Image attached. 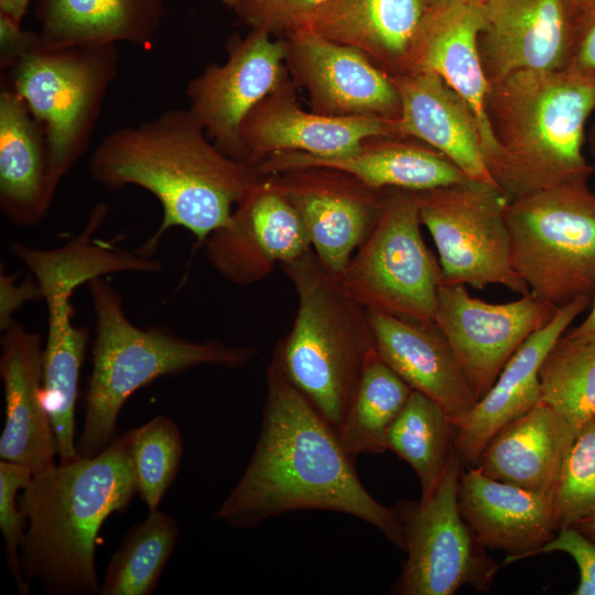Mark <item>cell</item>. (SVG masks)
Instances as JSON below:
<instances>
[{
	"label": "cell",
	"instance_id": "obj_39",
	"mask_svg": "<svg viewBox=\"0 0 595 595\" xmlns=\"http://www.w3.org/2000/svg\"><path fill=\"white\" fill-rule=\"evenodd\" d=\"M550 552H564L575 561L580 581L574 595H595V540L574 527L561 528L538 555Z\"/></svg>",
	"mask_w": 595,
	"mask_h": 595
},
{
	"label": "cell",
	"instance_id": "obj_44",
	"mask_svg": "<svg viewBox=\"0 0 595 595\" xmlns=\"http://www.w3.org/2000/svg\"><path fill=\"white\" fill-rule=\"evenodd\" d=\"M31 0H0V12L21 23Z\"/></svg>",
	"mask_w": 595,
	"mask_h": 595
},
{
	"label": "cell",
	"instance_id": "obj_30",
	"mask_svg": "<svg viewBox=\"0 0 595 595\" xmlns=\"http://www.w3.org/2000/svg\"><path fill=\"white\" fill-rule=\"evenodd\" d=\"M44 131L11 87L0 93V208L18 226H34L47 213Z\"/></svg>",
	"mask_w": 595,
	"mask_h": 595
},
{
	"label": "cell",
	"instance_id": "obj_17",
	"mask_svg": "<svg viewBox=\"0 0 595 595\" xmlns=\"http://www.w3.org/2000/svg\"><path fill=\"white\" fill-rule=\"evenodd\" d=\"M204 245L213 268L238 285L257 283L277 264L291 262L312 249L296 210L269 185L266 176Z\"/></svg>",
	"mask_w": 595,
	"mask_h": 595
},
{
	"label": "cell",
	"instance_id": "obj_15",
	"mask_svg": "<svg viewBox=\"0 0 595 595\" xmlns=\"http://www.w3.org/2000/svg\"><path fill=\"white\" fill-rule=\"evenodd\" d=\"M264 176L296 210L317 258L340 275L376 226L386 190L329 167H301Z\"/></svg>",
	"mask_w": 595,
	"mask_h": 595
},
{
	"label": "cell",
	"instance_id": "obj_38",
	"mask_svg": "<svg viewBox=\"0 0 595 595\" xmlns=\"http://www.w3.org/2000/svg\"><path fill=\"white\" fill-rule=\"evenodd\" d=\"M328 0H257L240 18L251 28L288 34Z\"/></svg>",
	"mask_w": 595,
	"mask_h": 595
},
{
	"label": "cell",
	"instance_id": "obj_28",
	"mask_svg": "<svg viewBox=\"0 0 595 595\" xmlns=\"http://www.w3.org/2000/svg\"><path fill=\"white\" fill-rule=\"evenodd\" d=\"M576 434L564 418L540 401L490 439L476 466L491 478L553 498Z\"/></svg>",
	"mask_w": 595,
	"mask_h": 595
},
{
	"label": "cell",
	"instance_id": "obj_34",
	"mask_svg": "<svg viewBox=\"0 0 595 595\" xmlns=\"http://www.w3.org/2000/svg\"><path fill=\"white\" fill-rule=\"evenodd\" d=\"M540 401L577 432L595 418V344L562 336L539 371Z\"/></svg>",
	"mask_w": 595,
	"mask_h": 595
},
{
	"label": "cell",
	"instance_id": "obj_3",
	"mask_svg": "<svg viewBox=\"0 0 595 595\" xmlns=\"http://www.w3.org/2000/svg\"><path fill=\"white\" fill-rule=\"evenodd\" d=\"M137 493L130 430L101 453L32 476L20 507L28 519L21 545L25 581L55 595H94L98 532Z\"/></svg>",
	"mask_w": 595,
	"mask_h": 595
},
{
	"label": "cell",
	"instance_id": "obj_19",
	"mask_svg": "<svg viewBox=\"0 0 595 595\" xmlns=\"http://www.w3.org/2000/svg\"><path fill=\"white\" fill-rule=\"evenodd\" d=\"M484 25V4L430 0L409 73L429 72L440 76L467 102L478 122L490 170L498 148L487 115L489 82L478 46Z\"/></svg>",
	"mask_w": 595,
	"mask_h": 595
},
{
	"label": "cell",
	"instance_id": "obj_47",
	"mask_svg": "<svg viewBox=\"0 0 595 595\" xmlns=\"http://www.w3.org/2000/svg\"><path fill=\"white\" fill-rule=\"evenodd\" d=\"M588 144H589V150H591L592 158H593V161H594L593 166H594V170H595V121L592 125L591 130L588 132Z\"/></svg>",
	"mask_w": 595,
	"mask_h": 595
},
{
	"label": "cell",
	"instance_id": "obj_24",
	"mask_svg": "<svg viewBox=\"0 0 595 595\" xmlns=\"http://www.w3.org/2000/svg\"><path fill=\"white\" fill-rule=\"evenodd\" d=\"M582 296L561 307L508 360L490 390L477 401L457 430L455 448L464 467L477 465L490 439L540 402V367L555 343L591 304Z\"/></svg>",
	"mask_w": 595,
	"mask_h": 595
},
{
	"label": "cell",
	"instance_id": "obj_22",
	"mask_svg": "<svg viewBox=\"0 0 595 595\" xmlns=\"http://www.w3.org/2000/svg\"><path fill=\"white\" fill-rule=\"evenodd\" d=\"M457 499L479 542L505 551V563L538 555L559 531L551 496L491 478L477 466L462 470Z\"/></svg>",
	"mask_w": 595,
	"mask_h": 595
},
{
	"label": "cell",
	"instance_id": "obj_27",
	"mask_svg": "<svg viewBox=\"0 0 595 595\" xmlns=\"http://www.w3.org/2000/svg\"><path fill=\"white\" fill-rule=\"evenodd\" d=\"M368 312L383 360L412 390L434 401L457 430L463 426L477 400L435 323Z\"/></svg>",
	"mask_w": 595,
	"mask_h": 595
},
{
	"label": "cell",
	"instance_id": "obj_43",
	"mask_svg": "<svg viewBox=\"0 0 595 595\" xmlns=\"http://www.w3.org/2000/svg\"><path fill=\"white\" fill-rule=\"evenodd\" d=\"M564 336L595 344V294L592 298L587 316L577 326L565 332Z\"/></svg>",
	"mask_w": 595,
	"mask_h": 595
},
{
	"label": "cell",
	"instance_id": "obj_23",
	"mask_svg": "<svg viewBox=\"0 0 595 595\" xmlns=\"http://www.w3.org/2000/svg\"><path fill=\"white\" fill-rule=\"evenodd\" d=\"M391 78L400 98L398 136L435 149L473 181L498 185L486 161L478 122L467 102L433 73L411 72Z\"/></svg>",
	"mask_w": 595,
	"mask_h": 595
},
{
	"label": "cell",
	"instance_id": "obj_4",
	"mask_svg": "<svg viewBox=\"0 0 595 595\" xmlns=\"http://www.w3.org/2000/svg\"><path fill=\"white\" fill-rule=\"evenodd\" d=\"M595 77L570 68L519 71L489 84L487 115L498 156L490 167L509 199L587 182L586 127Z\"/></svg>",
	"mask_w": 595,
	"mask_h": 595
},
{
	"label": "cell",
	"instance_id": "obj_7",
	"mask_svg": "<svg viewBox=\"0 0 595 595\" xmlns=\"http://www.w3.org/2000/svg\"><path fill=\"white\" fill-rule=\"evenodd\" d=\"M116 44L29 51L10 71L12 88L41 125L50 204L87 152L106 94L118 75Z\"/></svg>",
	"mask_w": 595,
	"mask_h": 595
},
{
	"label": "cell",
	"instance_id": "obj_9",
	"mask_svg": "<svg viewBox=\"0 0 595 595\" xmlns=\"http://www.w3.org/2000/svg\"><path fill=\"white\" fill-rule=\"evenodd\" d=\"M414 192L387 188L380 217L339 275L368 311L431 323L442 281L421 232Z\"/></svg>",
	"mask_w": 595,
	"mask_h": 595
},
{
	"label": "cell",
	"instance_id": "obj_10",
	"mask_svg": "<svg viewBox=\"0 0 595 595\" xmlns=\"http://www.w3.org/2000/svg\"><path fill=\"white\" fill-rule=\"evenodd\" d=\"M414 194L444 283L478 290L498 284L520 295L530 293L511 264L506 219L510 199L499 185L469 180Z\"/></svg>",
	"mask_w": 595,
	"mask_h": 595
},
{
	"label": "cell",
	"instance_id": "obj_46",
	"mask_svg": "<svg viewBox=\"0 0 595 595\" xmlns=\"http://www.w3.org/2000/svg\"><path fill=\"white\" fill-rule=\"evenodd\" d=\"M572 527L576 528L578 531H581L588 538L595 540V513L580 520Z\"/></svg>",
	"mask_w": 595,
	"mask_h": 595
},
{
	"label": "cell",
	"instance_id": "obj_36",
	"mask_svg": "<svg viewBox=\"0 0 595 595\" xmlns=\"http://www.w3.org/2000/svg\"><path fill=\"white\" fill-rule=\"evenodd\" d=\"M559 529L595 513V418L577 432L553 494Z\"/></svg>",
	"mask_w": 595,
	"mask_h": 595
},
{
	"label": "cell",
	"instance_id": "obj_14",
	"mask_svg": "<svg viewBox=\"0 0 595 595\" xmlns=\"http://www.w3.org/2000/svg\"><path fill=\"white\" fill-rule=\"evenodd\" d=\"M227 52L224 63L207 65L187 83V109L220 151L244 161V120L290 78L286 42L251 28L245 37L231 40Z\"/></svg>",
	"mask_w": 595,
	"mask_h": 595
},
{
	"label": "cell",
	"instance_id": "obj_18",
	"mask_svg": "<svg viewBox=\"0 0 595 595\" xmlns=\"http://www.w3.org/2000/svg\"><path fill=\"white\" fill-rule=\"evenodd\" d=\"M295 86L290 77L246 117L240 129L245 162L257 167L282 152L336 158L354 152L367 139L398 136L396 119L332 117L304 110Z\"/></svg>",
	"mask_w": 595,
	"mask_h": 595
},
{
	"label": "cell",
	"instance_id": "obj_40",
	"mask_svg": "<svg viewBox=\"0 0 595 595\" xmlns=\"http://www.w3.org/2000/svg\"><path fill=\"white\" fill-rule=\"evenodd\" d=\"M565 68L595 77V0L586 1L572 18Z\"/></svg>",
	"mask_w": 595,
	"mask_h": 595
},
{
	"label": "cell",
	"instance_id": "obj_16",
	"mask_svg": "<svg viewBox=\"0 0 595 595\" xmlns=\"http://www.w3.org/2000/svg\"><path fill=\"white\" fill-rule=\"evenodd\" d=\"M290 77L309 96L311 110L332 117L397 119L400 98L392 78L360 51L305 28L285 34Z\"/></svg>",
	"mask_w": 595,
	"mask_h": 595
},
{
	"label": "cell",
	"instance_id": "obj_21",
	"mask_svg": "<svg viewBox=\"0 0 595 595\" xmlns=\"http://www.w3.org/2000/svg\"><path fill=\"white\" fill-rule=\"evenodd\" d=\"M43 345L37 333L14 322L1 335L0 377L6 420L0 459L40 474L55 464L56 440L42 393Z\"/></svg>",
	"mask_w": 595,
	"mask_h": 595
},
{
	"label": "cell",
	"instance_id": "obj_45",
	"mask_svg": "<svg viewBox=\"0 0 595 595\" xmlns=\"http://www.w3.org/2000/svg\"><path fill=\"white\" fill-rule=\"evenodd\" d=\"M241 18L257 0H218Z\"/></svg>",
	"mask_w": 595,
	"mask_h": 595
},
{
	"label": "cell",
	"instance_id": "obj_8",
	"mask_svg": "<svg viewBox=\"0 0 595 595\" xmlns=\"http://www.w3.org/2000/svg\"><path fill=\"white\" fill-rule=\"evenodd\" d=\"M511 264L534 296L561 307L595 294V192L587 182L510 199Z\"/></svg>",
	"mask_w": 595,
	"mask_h": 595
},
{
	"label": "cell",
	"instance_id": "obj_5",
	"mask_svg": "<svg viewBox=\"0 0 595 595\" xmlns=\"http://www.w3.org/2000/svg\"><path fill=\"white\" fill-rule=\"evenodd\" d=\"M96 317L91 372L85 397L84 424L77 440L80 457H93L115 440L126 401L153 380L201 365L238 368L258 350L218 340L196 342L165 326H136L119 292L102 277L87 283Z\"/></svg>",
	"mask_w": 595,
	"mask_h": 595
},
{
	"label": "cell",
	"instance_id": "obj_42",
	"mask_svg": "<svg viewBox=\"0 0 595 595\" xmlns=\"http://www.w3.org/2000/svg\"><path fill=\"white\" fill-rule=\"evenodd\" d=\"M0 329L3 332L15 321L13 314L28 301L42 299V291L32 277L17 283L15 275L0 273Z\"/></svg>",
	"mask_w": 595,
	"mask_h": 595
},
{
	"label": "cell",
	"instance_id": "obj_35",
	"mask_svg": "<svg viewBox=\"0 0 595 595\" xmlns=\"http://www.w3.org/2000/svg\"><path fill=\"white\" fill-rule=\"evenodd\" d=\"M130 454L137 493L149 510L156 509L180 468L183 441L177 425L170 418L158 415L130 430Z\"/></svg>",
	"mask_w": 595,
	"mask_h": 595
},
{
	"label": "cell",
	"instance_id": "obj_49",
	"mask_svg": "<svg viewBox=\"0 0 595 595\" xmlns=\"http://www.w3.org/2000/svg\"><path fill=\"white\" fill-rule=\"evenodd\" d=\"M466 1L479 3V4H484L486 2V0H466Z\"/></svg>",
	"mask_w": 595,
	"mask_h": 595
},
{
	"label": "cell",
	"instance_id": "obj_48",
	"mask_svg": "<svg viewBox=\"0 0 595 595\" xmlns=\"http://www.w3.org/2000/svg\"><path fill=\"white\" fill-rule=\"evenodd\" d=\"M588 0H565L570 11H571V14H572V18L573 15L582 8V6Z\"/></svg>",
	"mask_w": 595,
	"mask_h": 595
},
{
	"label": "cell",
	"instance_id": "obj_37",
	"mask_svg": "<svg viewBox=\"0 0 595 595\" xmlns=\"http://www.w3.org/2000/svg\"><path fill=\"white\" fill-rule=\"evenodd\" d=\"M32 476L30 468L0 459V530L4 541L7 566L23 595L29 594L30 585L23 578L18 551L25 536L28 519L17 504V496Z\"/></svg>",
	"mask_w": 595,
	"mask_h": 595
},
{
	"label": "cell",
	"instance_id": "obj_26",
	"mask_svg": "<svg viewBox=\"0 0 595 595\" xmlns=\"http://www.w3.org/2000/svg\"><path fill=\"white\" fill-rule=\"evenodd\" d=\"M312 166L344 171L376 190L421 192L470 180L435 149L398 136L367 139L354 152L336 158L277 153L260 162L257 169L262 175H271Z\"/></svg>",
	"mask_w": 595,
	"mask_h": 595
},
{
	"label": "cell",
	"instance_id": "obj_6",
	"mask_svg": "<svg viewBox=\"0 0 595 595\" xmlns=\"http://www.w3.org/2000/svg\"><path fill=\"white\" fill-rule=\"evenodd\" d=\"M280 267L298 309L271 361L336 430L376 348L369 312L312 249Z\"/></svg>",
	"mask_w": 595,
	"mask_h": 595
},
{
	"label": "cell",
	"instance_id": "obj_11",
	"mask_svg": "<svg viewBox=\"0 0 595 595\" xmlns=\"http://www.w3.org/2000/svg\"><path fill=\"white\" fill-rule=\"evenodd\" d=\"M463 467L455 448L430 496L393 506L408 554L394 593L452 595L465 585L479 592L490 588L500 565L486 554L459 510L457 490Z\"/></svg>",
	"mask_w": 595,
	"mask_h": 595
},
{
	"label": "cell",
	"instance_id": "obj_29",
	"mask_svg": "<svg viewBox=\"0 0 595 595\" xmlns=\"http://www.w3.org/2000/svg\"><path fill=\"white\" fill-rule=\"evenodd\" d=\"M164 9L165 0H42L36 47L130 43L149 48Z\"/></svg>",
	"mask_w": 595,
	"mask_h": 595
},
{
	"label": "cell",
	"instance_id": "obj_31",
	"mask_svg": "<svg viewBox=\"0 0 595 595\" xmlns=\"http://www.w3.org/2000/svg\"><path fill=\"white\" fill-rule=\"evenodd\" d=\"M412 388L383 360L375 348L368 356L359 382L336 429L344 450L351 456L387 451V434Z\"/></svg>",
	"mask_w": 595,
	"mask_h": 595
},
{
	"label": "cell",
	"instance_id": "obj_41",
	"mask_svg": "<svg viewBox=\"0 0 595 595\" xmlns=\"http://www.w3.org/2000/svg\"><path fill=\"white\" fill-rule=\"evenodd\" d=\"M37 45V33L22 30L21 23L0 12V67L11 71Z\"/></svg>",
	"mask_w": 595,
	"mask_h": 595
},
{
	"label": "cell",
	"instance_id": "obj_32",
	"mask_svg": "<svg viewBox=\"0 0 595 595\" xmlns=\"http://www.w3.org/2000/svg\"><path fill=\"white\" fill-rule=\"evenodd\" d=\"M457 426L431 399L412 390L387 434V450L405 461L421 485V498L437 487L452 453Z\"/></svg>",
	"mask_w": 595,
	"mask_h": 595
},
{
	"label": "cell",
	"instance_id": "obj_1",
	"mask_svg": "<svg viewBox=\"0 0 595 595\" xmlns=\"http://www.w3.org/2000/svg\"><path fill=\"white\" fill-rule=\"evenodd\" d=\"M353 458L336 430L271 361L255 450L214 517L248 529L291 511H336L371 524L404 550L393 507H385L369 494Z\"/></svg>",
	"mask_w": 595,
	"mask_h": 595
},
{
	"label": "cell",
	"instance_id": "obj_13",
	"mask_svg": "<svg viewBox=\"0 0 595 595\" xmlns=\"http://www.w3.org/2000/svg\"><path fill=\"white\" fill-rule=\"evenodd\" d=\"M558 307L532 293L506 303L469 294L466 285L441 281L434 323L447 340L478 401L518 348L544 326Z\"/></svg>",
	"mask_w": 595,
	"mask_h": 595
},
{
	"label": "cell",
	"instance_id": "obj_33",
	"mask_svg": "<svg viewBox=\"0 0 595 595\" xmlns=\"http://www.w3.org/2000/svg\"><path fill=\"white\" fill-rule=\"evenodd\" d=\"M176 519L161 510L131 527L109 560L100 595H150L178 541Z\"/></svg>",
	"mask_w": 595,
	"mask_h": 595
},
{
	"label": "cell",
	"instance_id": "obj_2",
	"mask_svg": "<svg viewBox=\"0 0 595 595\" xmlns=\"http://www.w3.org/2000/svg\"><path fill=\"white\" fill-rule=\"evenodd\" d=\"M89 171L105 187L133 185L159 201L162 221L140 247L149 256L174 227L204 244L264 176L255 165L220 151L188 109L180 108L109 132L94 150Z\"/></svg>",
	"mask_w": 595,
	"mask_h": 595
},
{
	"label": "cell",
	"instance_id": "obj_25",
	"mask_svg": "<svg viewBox=\"0 0 595 595\" xmlns=\"http://www.w3.org/2000/svg\"><path fill=\"white\" fill-rule=\"evenodd\" d=\"M429 3L430 0H328L298 28L360 51L391 77L410 72Z\"/></svg>",
	"mask_w": 595,
	"mask_h": 595
},
{
	"label": "cell",
	"instance_id": "obj_20",
	"mask_svg": "<svg viewBox=\"0 0 595 595\" xmlns=\"http://www.w3.org/2000/svg\"><path fill=\"white\" fill-rule=\"evenodd\" d=\"M478 46L489 84L519 71L565 68L572 14L565 0H486Z\"/></svg>",
	"mask_w": 595,
	"mask_h": 595
},
{
	"label": "cell",
	"instance_id": "obj_12",
	"mask_svg": "<svg viewBox=\"0 0 595 595\" xmlns=\"http://www.w3.org/2000/svg\"><path fill=\"white\" fill-rule=\"evenodd\" d=\"M24 263L47 306V338L43 349L42 393L56 440L60 464L79 458L75 442V408L88 329L73 323L71 298L94 278L80 255L60 248H34Z\"/></svg>",
	"mask_w": 595,
	"mask_h": 595
}]
</instances>
